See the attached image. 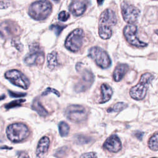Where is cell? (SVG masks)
<instances>
[{
	"instance_id": "cell-1",
	"label": "cell",
	"mask_w": 158,
	"mask_h": 158,
	"mask_svg": "<svg viewBox=\"0 0 158 158\" xmlns=\"http://www.w3.org/2000/svg\"><path fill=\"white\" fill-rule=\"evenodd\" d=\"M117 23L115 12L111 9H107L102 12L99 20V35L103 40L110 38L112 34V27Z\"/></svg>"
},
{
	"instance_id": "cell-2",
	"label": "cell",
	"mask_w": 158,
	"mask_h": 158,
	"mask_svg": "<svg viewBox=\"0 0 158 158\" xmlns=\"http://www.w3.org/2000/svg\"><path fill=\"white\" fill-rule=\"evenodd\" d=\"M52 6L48 0H39L33 2L28 9L30 16L35 20L46 19L51 13Z\"/></svg>"
},
{
	"instance_id": "cell-3",
	"label": "cell",
	"mask_w": 158,
	"mask_h": 158,
	"mask_svg": "<svg viewBox=\"0 0 158 158\" xmlns=\"http://www.w3.org/2000/svg\"><path fill=\"white\" fill-rule=\"evenodd\" d=\"M154 78V75L151 73L146 72L143 74L139 82L130 89V96L135 100H141L144 98L149 85Z\"/></svg>"
},
{
	"instance_id": "cell-4",
	"label": "cell",
	"mask_w": 158,
	"mask_h": 158,
	"mask_svg": "<svg viewBox=\"0 0 158 158\" xmlns=\"http://www.w3.org/2000/svg\"><path fill=\"white\" fill-rule=\"evenodd\" d=\"M6 134L9 140L14 143H18L25 139L29 136L30 131L25 124L15 123L8 126Z\"/></svg>"
},
{
	"instance_id": "cell-5",
	"label": "cell",
	"mask_w": 158,
	"mask_h": 158,
	"mask_svg": "<svg viewBox=\"0 0 158 158\" xmlns=\"http://www.w3.org/2000/svg\"><path fill=\"white\" fill-rule=\"evenodd\" d=\"M88 56L102 69H107L111 65V60L109 54L99 47L91 48L89 50Z\"/></svg>"
},
{
	"instance_id": "cell-6",
	"label": "cell",
	"mask_w": 158,
	"mask_h": 158,
	"mask_svg": "<svg viewBox=\"0 0 158 158\" xmlns=\"http://www.w3.org/2000/svg\"><path fill=\"white\" fill-rule=\"evenodd\" d=\"M84 32L82 29L77 28L72 31L67 36L65 41V47L72 52L78 51L83 42Z\"/></svg>"
},
{
	"instance_id": "cell-7",
	"label": "cell",
	"mask_w": 158,
	"mask_h": 158,
	"mask_svg": "<svg viewBox=\"0 0 158 158\" xmlns=\"http://www.w3.org/2000/svg\"><path fill=\"white\" fill-rule=\"evenodd\" d=\"M65 115L70 121L80 123L86 119L88 112L85 107L81 105L73 104L66 108L65 110Z\"/></svg>"
},
{
	"instance_id": "cell-8",
	"label": "cell",
	"mask_w": 158,
	"mask_h": 158,
	"mask_svg": "<svg viewBox=\"0 0 158 158\" xmlns=\"http://www.w3.org/2000/svg\"><path fill=\"white\" fill-rule=\"evenodd\" d=\"M5 77L12 84L24 89H28L30 86L28 78L18 70L13 69L8 70L5 73Z\"/></svg>"
},
{
	"instance_id": "cell-9",
	"label": "cell",
	"mask_w": 158,
	"mask_h": 158,
	"mask_svg": "<svg viewBox=\"0 0 158 158\" xmlns=\"http://www.w3.org/2000/svg\"><path fill=\"white\" fill-rule=\"evenodd\" d=\"M136 26L132 24L127 25L123 29V35L128 43L137 48H144L147 46L148 43L140 41L136 36Z\"/></svg>"
},
{
	"instance_id": "cell-10",
	"label": "cell",
	"mask_w": 158,
	"mask_h": 158,
	"mask_svg": "<svg viewBox=\"0 0 158 158\" xmlns=\"http://www.w3.org/2000/svg\"><path fill=\"white\" fill-rule=\"evenodd\" d=\"M29 48L30 53L25 56L24 59L25 63L28 65L42 64L44 61V54L40 51L38 44H31Z\"/></svg>"
},
{
	"instance_id": "cell-11",
	"label": "cell",
	"mask_w": 158,
	"mask_h": 158,
	"mask_svg": "<svg viewBox=\"0 0 158 158\" xmlns=\"http://www.w3.org/2000/svg\"><path fill=\"white\" fill-rule=\"evenodd\" d=\"M121 11L123 20L130 24L136 21L140 14L139 10L135 6L125 1H123L121 4Z\"/></svg>"
},
{
	"instance_id": "cell-12",
	"label": "cell",
	"mask_w": 158,
	"mask_h": 158,
	"mask_svg": "<svg viewBox=\"0 0 158 158\" xmlns=\"http://www.w3.org/2000/svg\"><path fill=\"white\" fill-rule=\"evenodd\" d=\"M81 72V78L75 85V90L76 92H82L86 91L91 86L94 81V75L90 70L84 69Z\"/></svg>"
},
{
	"instance_id": "cell-13",
	"label": "cell",
	"mask_w": 158,
	"mask_h": 158,
	"mask_svg": "<svg viewBox=\"0 0 158 158\" xmlns=\"http://www.w3.org/2000/svg\"><path fill=\"white\" fill-rule=\"evenodd\" d=\"M20 33L19 26L14 22L6 20L0 24V35L4 38H9Z\"/></svg>"
},
{
	"instance_id": "cell-14",
	"label": "cell",
	"mask_w": 158,
	"mask_h": 158,
	"mask_svg": "<svg viewBox=\"0 0 158 158\" xmlns=\"http://www.w3.org/2000/svg\"><path fill=\"white\" fill-rule=\"evenodd\" d=\"M103 148L110 152H117L122 149V143L117 135H112L105 141Z\"/></svg>"
},
{
	"instance_id": "cell-15",
	"label": "cell",
	"mask_w": 158,
	"mask_h": 158,
	"mask_svg": "<svg viewBox=\"0 0 158 158\" xmlns=\"http://www.w3.org/2000/svg\"><path fill=\"white\" fill-rule=\"evenodd\" d=\"M87 0H73L69 6V10L75 16L82 15L87 7Z\"/></svg>"
},
{
	"instance_id": "cell-16",
	"label": "cell",
	"mask_w": 158,
	"mask_h": 158,
	"mask_svg": "<svg viewBox=\"0 0 158 158\" xmlns=\"http://www.w3.org/2000/svg\"><path fill=\"white\" fill-rule=\"evenodd\" d=\"M49 143V139L48 136H44L40 139L36 149V155L38 157H43L47 153Z\"/></svg>"
},
{
	"instance_id": "cell-17",
	"label": "cell",
	"mask_w": 158,
	"mask_h": 158,
	"mask_svg": "<svg viewBox=\"0 0 158 158\" xmlns=\"http://www.w3.org/2000/svg\"><path fill=\"white\" fill-rule=\"evenodd\" d=\"M128 70V65L120 64L116 66L113 72V78L115 81H120L125 76Z\"/></svg>"
},
{
	"instance_id": "cell-18",
	"label": "cell",
	"mask_w": 158,
	"mask_h": 158,
	"mask_svg": "<svg viewBox=\"0 0 158 158\" xmlns=\"http://www.w3.org/2000/svg\"><path fill=\"white\" fill-rule=\"evenodd\" d=\"M101 97L99 103H104L109 101L113 94L112 88L106 83H103L101 86Z\"/></svg>"
},
{
	"instance_id": "cell-19",
	"label": "cell",
	"mask_w": 158,
	"mask_h": 158,
	"mask_svg": "<svg viewBox=\"0 0 158 158\" xmlns=\"http://www.w3.org/2000/svg\"><path fill=\"white\" fill-rule=\"evenodd\" d=\"M31 109L36 111L38 115L41 117H46L48 115V112L46 109L42 106L38 98H36L33 99L31 104Z\"/></svg>"
},
{
	"instance_id": "cell-20",
	"label": "cell",
	"mask_w": 158,
	"mask_h": 158,
	"mask_svg": "<svg viewBox=\"0 0 158 158\" xmlns=\"http://www.w3.org/2000/svg\"><path fill=\"white\" fill-rule=\"evenodd\" d=\"M48 67L51 70H54L58 65L57 54L56 51H52L49 53L47 56Z\"/></svg>"
},
{
	"instance_id": "cell-21",
	"label": "cell",
	"mask_w": 158,
	"mask_h": 158,
	"mask_svg": "<svg viewBox=\"0 0 158 158\" xmlns=\"http://www.w3.org/2000/svg\"><path fill=\"white\" fill-rule=\"evenodd\" d=\"M148 146L150 149L157 151L158 150V133L156 132L149 139Z\"/></svg>"
},
{
	"instance_id": "cell-22",
	"label": "cell",
	"mask_w": 158,
	"mask_h": 158,
	"mask_svg": "<svg viewBox=\"0 0 158 158\" xmlns=\"http://www.w3.org/2000/svg\"><path fill=\"white\" fill-rule=\"evenodd\" d=\"M128 107L127 104L123 102H118L115 103L114 106L110 107L107 109L108 112H120L121 110L125 109Z\"/></svg>"
},
{
	"instance_id": "cell-23",
	"label": "cell",
	"mask_w": 158,
	"mask_h": 158,
	"mask_svg": "<svg viewBox=\"0 0 158 158\" xmlns=\"http://www.w3.org/2000/svg\"><path fill=\"white\" fill-rule=\"evenodd\" d=\"M69 130L70 127L66 122L62 121L59 123V131L61 136L63 137L67 136L69 133Z\"/></svg>"
},
{
	"instance_id": "cell-24",
	"label": "cell",
	"mask_w": 158,
	"mask_h": 158,
	"mask_svg": "<svg viewBox=\"0 0 158 158\" xmlns=\"http://www.w3.org/2000/svg\"><path fill=\"white\" fill-rule=\"evenodd\" d=\"M74 141L78 144H84L89 143L90 138L83 135H77L75 136Z\"/></svg>"
},
{
	"instance_id": "cell-25",
	"label": "cell",
	"mask_w": 158,
	"mask_h": 158,
	"mask_svg": "<svg viewBox=\"0 0 158 158\" xmlns=\"http://www.w3.org/2000/svg\"><path fill=\"white\" fill-rule=\"evenodd\" d=\"M65 27V26L60 25L59 24H52V25L50 26L49 28H50V30L54 31V33H56V35L57 36H58L59 35H60V33H61V31Z\"/></svg>"
},
{
	"instance_id": "cell-26",
	"label": "cell",
	"mask_w": 158,
	"mask_h": 158,
	"mask_svg": "<svg viewBox=\"0 0 158 158\" xmlns=\"http://www.w3.org/2000/svg\"><path fill=\"white\" fill-rule=\"evenodd\" d=\"M25 100L24 99H19V100H15V101H13L10 102H9V104L6 105V108L7 109H10V108H12L16 106H19L21 105V104L22 102H23Z\"/></svg>"
},
{
	"instance_id": "cell-27",
	"label": "cell",
	"mask_w": 158,
	"mask_h": 158,
	"mask_svg": "<svg viewBox=\"0 0 158 158\" xmlns=\"http://www.w3.org/2000/svg\"><path fill=\"white\" fill-rule=\"evenodd\" d=\"M54 93V94H55L57 96H58V97H59L60 96V93H59V92L57 91V90H56V89H54V88H51V87H48V88H47L44 91H43V93H42V96H46V95H47L48 94H49V93Z\"/></svg>"
},
{
	"instance_id": "cell-28",
	"label": "cell",
	"mask_w": 158,
	"mask_h": 158,
	"mask_svg": "<svg viewBox=\"0 0 158 158\" xmlns=\"http://www.w3.org/2000/svg\"><path fill=\"white\" fill-rule=\"evenodd\" d=\"M70 17L69 14L66 11H61L58 15V19L62 22L67 21Z\"/></svg>"
},
{
	"instance_id": "cell-29",
	"label": "cell",
	"mask_w": 158,
	"mask_h": 158,
	"mask_svg": "<svg viewBox=\"0 0 158 158\" xmlns=\"http://www.w3.org/2000/svg\"><path fill=\"white\" fill-rule=\"evenodd\" d=\"M11 44L14 46L18 51H21L23 49V45L20 43V42L16 38H13L11 41Z\"/></svg>"
},
{
	"instance_id": "cell-30",
	"label": "cell",
	"mask_w": 158,
	"mask_h": 158,
	"mask_svg": "<svg viewBox=\"0 0 158 158\" xmlns=\"http://www.w3.org/2000/svg\"><path fill=\"white\" fill-rule=\"evenodd\" d=\"M10 0H0V9H6L10 6Z\"/></svg>"
},
{
	"instance_id": "cell-31",
	"label": "cell",
	"mask_w": 158,
	"mask_h": 158,
	"mask_svg": "<svg viewBox=\"0 0 158 158\" xmlns=\"http://www.w3.org/2000/svg\"><path fill=\"white\" fill-rule=\"evenodd\" d=\"M80 158H96V154L94 152H89L83 154Z\"/></svg>"
},
{
	"instance_id": "cell-32",
	"label": "cell",
	"mask_w": 158,
	"mask_h": 158,
	"mask_svg": "<svg viewBox=\"0 0 158 158\" xmlns=\"http://www.w3.org/2000/svg\"><path fill=\"white\" fill-rule=\"evenodd\" d=\"M9 94L11 97H23L26 95L25 93H15L11 91H9Z\"/></svg>"
},
{
	"instance_id": "cell-33",
	"label": "cell",
	"mask_w": 158,
	"mask_h": 158,
	"mask_svg": "<svg viewBox=\"0 0 158 158\" xmlns=\"http://www.w3.org/2000/svg\"><path fill=\"white\" fill-rule=\"evenodd\" d=\"M143 135H144V133L142 132V131H136L135 133V136L138 138L139 139V140H141L142 139V138L143 136Z\"/></svg>"
},
{
	"instance_id": "cell-34",
	"label": "cell",
	"mask_w": 158,
	"mask_h": 158,
	"mask_svg": "<svg viewBox=\"0 0 158 158\" xmlns=\"http://www.w3.org/2000/svg\"><path fill=\"white\" fill-rule=\"evenodd\" d=\"M18 158H30V157L26 152H23L20 153V154Z\"/></svg>"
},
{
	"instance_id": "cell-35",
	"label": "cell",
	"mask_w": 158,
	"mask_h": 158,
	"mask_svg": "<svg viewBox=\"0 0 158 158\" xmlns=\"http://www.w3.org/2000/svg\"><path fill=\"white\" fill-rule=\"evenodd\" d=\"M97 2L99 6H101L104 2V0H97Z\"/></svg>"
},
{
	"instance_id": "cell-36",
	"label": "cell",
	"mask_w": 158,
	"mask_h": 158,
	"mask_svg": "<svg viewBox=\"0 0 158 158\" xmlns=\"http://www.w3.org/2000/svg\"><path fill=\"white\" fill-rule=\"evenodd\" d=\"M54 1H55V2H58L59 0H53Z\"/></svg>"
},
{
	"instance_id": "cell-37",
	"label": "cell",
	"mask_w": 158,
	"mask_h": 158,
	"mask_svg": "<svg viewBox=\"0 0 158 158\" xmlns=\"http://www.w3.org/2000/svg\"><path fill=\"white\" fill-rule=\"evenodd\" d=\"M152 158H156V157H152Z\"/></svg>"
}]
</instances>
